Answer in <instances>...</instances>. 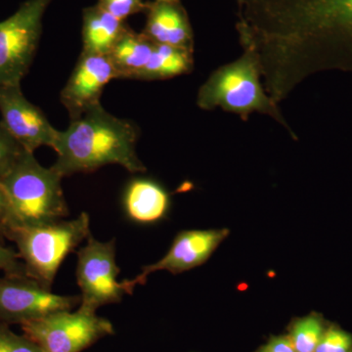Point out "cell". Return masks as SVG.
<instances>
[{
    "label": "cell",
    "mask_w": 352,
    "mask_h": 352,
    "mask_svg": "<svg viewBox=\"0 0 352 352\" xmlns=\"http://www.w3.org/2000/svg\"><path fill=\"white\" fill-rule=\"evenodd\" d=\"M80 300V296L53 294L28 275L0 278V323L6 325H23L56 312L71 311Z\"/></svg>",
    "instance_id": "obj_9"
},
{
    "label": "cell",
    "mask_w": 352,
    "mask_h": 352,
    "mask_svg": "<svg viewBox=\"0 0 352 352\" xmlns=\"http://www.w3.org/2000/svg\"><path fill=\"white\" fill-rule=\"evenodd\" d=\"M120 270L116 263L115 239L100 242L90 235L78 252L76 281L80 292L82 311L96 314L104 305L120 302L131 295L138 285L133 279L118 280Z\"/></svg>",
    "instance_id": "obj_6"
},
{
    "label": "cell",
    "mask_w": 352,
    "mask_h": 352,
    "mask_svg": "<svg viewBox=\"0 0 352 352\" xmlns=\"http://www.w3.org/2000/svg\"><path fill=\"white\" fill-rule=\"evenodd\" d=\"M227 229L220 230H187L176 236L170 251L157 263L142 268L140 274L134 278L136 285H143L153 272L166 270L173 274H180L206 263L227 236Z\"/></svg>",
    "instance_id": "obj_12"
},
{
    "label": "cell",
    "mask_w": 352,
    "mask_h": 352,
    "mask_svg": "<svg viewBox=\"0 0 352 352\" xmlns=\"http://www.w3.org/2000/svg\"><path fill=\"white\" fill-rule=\"evenodd\" d=\"M143 34L153 43L194 51L193 30L180 2H148Z\"/></svg>",
    "instance_id": "obj_13"
},
{
    "label": "cell",
    "mask_w": 352,
    "mask_h": 352,
    "mask_svg": "<svg viewBox=\"0 0 352 352\" xmlns=\"http://www.w3.org/2000/svg\"><path fill=\"white\" fill-rule=\"evenodd\" d=\"M315 352H352V337L342 329H326Z\"/></svg>",
    "instance_id": "obj_22"
},
{
    "label": "cell",
    "mask_w": 352,
    "mask_h": 352,
    "mask_svg": "<svg viewBox=\"0 0 352 352\" xmlns=\"http://www.w3.org/2000/svg\"><path fill=\"white\" fill-rule=\"evenodd\" d=\"M97 6L117 19L126 22L129 16L145 12L148 2L143 0H99Z\"/></svg>",
    "instance_id": "obj_21"
},
{
    "label": "cell",
    "mask_w": 352,
    "mask_h": 352,
    "mask_svg": "<svg viewBox=\"0 0 352 352\" xmlns=\"http://www.w3.org/2000/svg\"><path fill=\"white\" fill-rule=\"evenodd\" d=\"M118 78L117 72L107 55L82 52L73 73L61 91V103L69 119L80 117L99 105L104 88Z\"/></svg>",
    "instance_id": "obj_11"
},
{
    "label": "cell",
    "mask_w": 352,
    "mask_h": 352,
    "mask_svg": "<svg viewBox=\"0 0 352 352\" xmlns=\"http://www.w3.org/2000/svg\"><path fill=\"white\" fill-rule=\"evenodd\" d=\"M258 352H296L289 336L271 338Z\"/></svg>",
    "instance_id": "obj_25"
},
{
    "label": "cell",
    "mask_w": 352,
    "mask_h": 352,
    "mask_svg": "<svg viewBox=\"0 0 352 352\" xmlns=\"http://www.w3.org/2000/svg\"><path fill=\"white\" fill-rule=\"evenodd\" d=\"M261 78L256 58L244 52L232 63L215 69L199 89L197 105L207 111L220 108L237 113L243 120H247L252 113H264L283 126L294 139L298 138L280 112L278 104L266 94Z\"/></svg>",
    "instance_id": "obj_4"
},
{
    "label": "cell",
    "mask_w": 352,
    "mask_h": 352,
    "mask_svg": "<svg viewBox=\"0 0 352 352\" xmlns=\"http://www.w3.org/2000/svg\"><path fill=\"white\" fill-rule=\"evenodd\" d=\"M236 30L263 87L284 101L314 73L329 44L352 39V0H236Z\"/></svg>",
    "instance_id": "obj_1"
},
{
    "label": "cell",
    "mask_w": 352,
    "mask_h": 352,
    "mask_svg": "<svg viewBox=\"0 0 352 352\" xmlns=\"http://www.w3.org/2000/svg\"><path fill=\"white\" fill-rule=\"evenodd\" d=\"M127 217L138 223H153L163 219L170 206L166 190L150 179L132 180L124 197Z\"/></svg>",
    "instance_id": "obj_14"
},
{
    "label": "cell",
    "mask_w": 352,
    "mask_h": 352,
    "mask_svg": "<svg viewBox=\"0 0 352 352\" xmlns=\"http://www.w3.org/2000/svg\"><path fill=\"white\" fill-rule=\"evenodd\" d=\"M89 226V215L82 212L73 220L13 229L6 238L15 243L28 276L51 289L65 258L91 235Z\"/></svg>",
    "instance_id": "obj_5"
},
{
    "label": "cell",
    "mask_w": 352,
    "mask_h": 352,
    "mask_svg": "<svg viewBox=\"0 0 352 352\" xmlns=\"http://www.w3.org/2000/svg\"><path fill=\"white\" fill-rule=\"evenodd\" d=\"M0 270L6 275H28L18 252L2 244H0Z\"/></svg>",
    "instance_id": "obj_23"
},
{
    "label": "cell",
    "mask_w": 352,
    "mask_h": 352,
    "mask_svg": "<svg viewBox=\"0 0 352 352\" xmlns=\"http://www.w3.org/2000/svg\"><path fill=\"white\" fill-rule=\"evenodd\" d=\"M194 51L155 43L149 61L135 80H157L186 75L193 69Z\"/></svg>",
    "instance_id": "obj_17"
},
{
    "label": "cell",
    "mask_w": 352,
    "mask_h": 352,
    "mask_svg": "<svg viewBox=\"0 0 352 352\" xmlns=\"http://www.w3.org/2000/svg\"><path fill=\"white\" fill-rule=\"evenodd\" d=\"M160 1H164V2H180V0H160Z\"/></svg>",
    "instance_id": "obj_26"
},
{
    "label": "cell",
    "mask_w": 352,
    "mask_h": 352,
    "mask_svg": "<svg viewBox=\"0 0 352 352\" xmlns=\"http://www.w3.org/2000/svg\"><path fill=\"white\" fill-rule=\"evenodd\" d=\"M155 43L143 32H135L127 27L107 56L117 72L118 78L135 80L149 61Z\"/></svg>",
    "instance_id": "obj_16"
},
{
    "label": "cell",
    "mask_w": 352,
    "mask_h": 352,
    "mask_svg": "<svg viewBox=\"0 0 352 352\" xmlns=\"http://www.w3.org/2000/svg\"><path fill=\"white\" fill-rule=\"evenodd\" d=\"M126 22L117 19L99 6L83 10L82 52L107 55L127 29Z\"/></svg>",
    "instance_id": "obj_15"
},
{
    "label": "cell",
    "mask_w": 352,
    "mask_h": 352,
    "mask_svg": "<svg viewBox=\"0 0 352 352\" xmlns=\"http://www.w3.org/2000/svg\"><path fill=\"white\" fill-rule=\"evenodd\" d=\"M24 150L0 122V180L12 168Z\"/></svg>",
    "instance_id": "obj_19"
},
{
    "label": "cell",
    "mask_w": 352,
    "mask_h": 352,
    "mask_svg": "<svg viewBox=\"0 0 352 352\" xmlns=\"http://www.w3.org/2000/svg\"><path fill=\"white\" fill-rule=\"evenodd\" d=\"M10 226V207L6 191L0 185V237H6Z\"/></svg>",
    "instance_id": "obj_24"
},
{
    "label": "cell",
    "mask_w": 352,
    "mask_h": 352,
    "mask_svg": "<svg viewBox=\"0 0 352 352\" xmlns=\"http://www.w3.org/2000/svg\"><path fill=\"white\" fill-rule=\"evenodd\" d=\"M21 327L44 352H82L115 333L107 319L80 309L56 312Z\"/></svg>",
    "instance_id": "obj_8"
},
{
    "label": "cell",
    "mask_w": 352,
    "mask_h": 352,
    "mask_svg": "<svg viewBox=\"0 0 352 352\" xmlns=\"http://www.w3.org/2000/svg\"><path fill=\"white\" fill-rule=\"evenodd\" d=\"M1 124L25 151L53 147L58 131L41 110L23 94L21 85L0 87Z\"/></svg>",
    "instance_id": "obj_10"
},
{
    "label": "cell",
    "mask_w": 352,
    "mask_h": 352,
    "mask_svg": "<svg viewBox=\"0 0 352 352\" xmlns=\"http://www.w3.org/2000/svg\"><path fill=\"white\" fill-rule=\"evenodd\" d=\"M62 178L52 168L41 166L34 153L23 151L0 180L10 207L8 234L13 229L43 226L68 217Z\"/></svg>",
    "instance_id": "obj_3"
},
{
    "label": "cell",
    "mask_w": 352,
    "mask_h": 352,
    "mask_svg": "<svg viewBox=\"0 0 352 352\" xmlns=\"http://www.w3.org/2000/svg\"><path fill=\"white\" fill-rule=\"evenodd\" d=\"M325 331L320 317L311 314L294 322L288 336L296 352H315Z\"/></svg>",
    "instance_id": "obj_18"
},
{
    "label": "cell",
    "mask_w": 352,
    "mask_h": 352,
    "mask_svg": "<svg viewBox=\"0 0 352 352\" xmlns=\"http://www.w3.org/2000/svg\"><path fill=\"white\" fill-rule=\"evenodd\" d=\"M51 0H27L0 22V87L21 85L38 50L43 14Z\"/></svg>",
    "instance_id": "obj_7"
},
{
    "label": "cell",
    "mask_w": 352,
    "mask_h": 352,
    "mask_svg": "<svg viewBox=\"0 0 352 352\" xmlns=\"http://www.w3.org/2000/svg\"><path fill=\"white\" fill-rule=\"evenodd\" d=\"M0 352H44L27 336L12 332L9 325L0 323Z\"/></svg>",
    "instance_id": "obj_20"
},
{
    "label": "cell",
    "mask_w": 352,
    "mask_h": 352,
    "mask_svg": "<svg viewBox=\"0 0 352 352\" xmlns=\"http://www.w3.org/2000/svg\"><path fill=\"white\" fill-rule=\"evenodd\" d=\"M138 129L129 120L107 112L101 104L71 120L58 131L52 149L57 160L51 168L62 177L88 173L108 164H119L131 173L146 168L136 154Z\"/></svg>",
    "instance_id": "obj_2"
}]
</instances>
